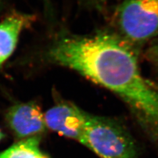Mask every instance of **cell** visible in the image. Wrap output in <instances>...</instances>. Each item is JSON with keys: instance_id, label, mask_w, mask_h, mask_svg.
<instances>
[{"instance_id": "1", "label": "cell", "mask_w": 158, "mask_h": 158, "mask_svg": "<svg viewBox=\"0 0 158 158\" xmlns=\"http://www.w3.org/2000/svg\"><path fill=\"white\" fill-rule=\"evenodd\" d=\"M42 58L115 94L147 135L158 140V83L143 75L135 48L117 34L63 32L48 44Z\"/></svg>"}, {"instance_id": "2", "label": "cell", "mask_w": 158, "mask_h": 158, "mask_svg": "<svg viewBox=\"0 0 158 158\" xmlns=\"http://www.w3.org/2000/svg\"><path fill=\"white\" fill-rule=\"evenodd\" d=\"M84 146L100 158H137L135 142L120 123L87 113Z\"/></svg>"}, {"instance_id": "3", "label": "cell", "mask_w": 158, "mask_h": 158, "mask_svg": "<svg viewBox=\"0 0 158 158\" xmlns=\"http://www.w3.org/2000/svg\"><path fill=\"white\" fill-rule=\"evenodd\" d=\"M116 33L136 48L158 36V0H122L115 15Z\"/></svg>"}, {"instance_id": "4", "label": "cell", "mask_w": 158, "mask_h": 158, "mask_svg": "<svg viewBox=\"0 0 158 158\" xmlns=\"http://www.w3.org/2000/svg\"><path fill=\"white\" fill-rule=\"evenodd\" d=\"M86 111L74 103L62 101L44 113L47 128L84 145Z\"/></svg>"}, {"instance_id": "5", "label": "cell", "mask_w": 158, "mask_h": 158, "mask_svg": "<svg viewBox=\"0 0 158 158\" xmlns=\"http://www.w3.org/2000/svg\"><path fill=\"white\" fill-rule=\"evenodd\" d=\"M6 119L15 136L23 139L37 136L47 128L44 114L34 101L19 103L10 107Z\"/></svg>"}, {"instance_id": "6", "label": "cell", "mask_w": 158, "mask_h": 158, "mask_svg": "<svg viewBox=\"0 0 158 158\" xmlns=\"http://www.w3.org/2000/svg\"><path fill=\"white\" fill-rule=\"evenodd\" d=\"M35 21L34 15L15 11L0 23V67L14 52L21 32Z\"/></svg>"}, {"instance_id": "7", "label": "cell", "mask_w": 158, "mask_h": 158, "mask_svg": "<svg viewBox=\"0 0 158 158\" xmlns=\"http://www.w3.org/2000/svg\"><path fill=\"white\" fill-rule=\"evenodd\" d=\"M40 142L38 136L24 138L0 153V158H49L41 150Z\"/></svg>"}, {"instance_id": "8", "label": "cell", "mask_w": 158, "mask_h": 158, "mask_svg": "<svg viewBox=\"0 0 158 158\" xmlns=\"http://www.w3.org/2000/svg\"><path fill=\"white\" fill-rule=\"evenodd\" d=\"M79 1L85 5V6H87L91 8L97 9L98 11H101V10L103 9L106 2V0H79ZM44 2H45L46 5H48V13H51L52 6L49 4L50 1L49 0H44Z\"/></svg>"}, {"instance_id": "9", "label": "cell", "mask_w": 158, "mask_h": 158, "mask_svg": "<svg viewBox=\"0 0 158 158\" xmlns=\"http://www.w3.org/2000/svg\"><path fill=\"white\" fill-rule=\"evenodd\" d=\"M146 58L153 65L158 67V42L153 43L146 49Z\"/></svg>"}, {"instance_id": "10", "label": "cell", "mask_w": 158, "mask_h": 158, "mask_svg": "<svg viewBox=\"0 0 158 158\" xmlns=\"http://www.w3.org/2000/svg\"><path fill=\"white\" fill-rule=\"evenodd\" d=\"M3 6H4L3 0H0V13H1L2 11V9L3 8Z\"/></svg>"}, {"instance_id": "11", "label": "cell", "mask_w": 158, "mask_h": 158, "mask_svg": "<svg viewBox=\"0 0 158 158\" xmlns=\"http://www.w3.org/2000/svg\"><path fill=\"white\" fill-rule=\"evenodd\" d=\"M3 137H4V135L3 134V132L1 131V130H0V141L3 139Z\"/></svg>"}]
</instances>
